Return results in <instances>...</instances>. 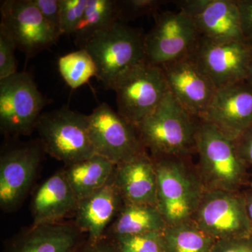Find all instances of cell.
I'll use <instances>...</instances> for the list:
<instances>
[{
    "label": "cell",
    "mask_w": 252,
    "mask_h": 252,
    "mask_svg": "<svg viewBox=\"0 0 252 252\" xmlns=\"http://www.w3.org/2000/svg\"><path fill=\"white\" fill-rule=\"evenodd\" d=\"M165 252H211L217 240L205 233L193 220L167 225L162 231Z\"/></svg>",
    "instance_id": "24"
},
{
    "label": "cell",
    "mask_w": 252,
    "mask_h": 252,
    "mask_svg": "<svg viewBox=\"0 0 252 252\" xmlns=\"http://www.w3.org/2000/svg\"><path fill=\"white\" fill-rule=\"evenodd\" d=\"M88 120L94 152L116 165L147 152L135 126L107 103L97 106Z\"/></svg>",
    "instance_id": "9"
},
{
    "label": "cell",
    "mask_w": 252,
    "mask_h": 252,
    "mask_svg": "<svg viewBox=\"0 0 252 252\" xmlns=\"http://www.w3.org/2000/svg\"><path fill=\"white\" fill-rule=\"evenodd\" d=\"M84 240L74 223L31 225L8 240L3 252H74Z\"/></svg>",
    "instance_id": "18"
},
{
    "label": "cell",
    "mask_w": 252,
    "mask_h": 252,
    "mask_svg": "<svg viewBox=\"0 0 252 252\" xmlns=\"http://www.w3.org/2000/svg\"><path fill=\"white\" fill-rule=\"evenodd\" d=\"M247 82L252 86V47L251 60H250V67H249L248 77V79H247Z\"/></svg>",
    "instance_id": "36"
},
{
    "label": "cell",
    "mask_w": 252,
    "mask_h": 252,
    "mask_svg": "<svg viewBox=\"0 0 252 252\" xmlns=\"http://www.w3.org/2000/svg\"><path fill=\"white\" fill-rule=\"evenodd\" d=\"M239 157L248 166L252 165V125L234 140Z\"/></svg>",
    "instance_id": "33"
},
{
    "label": "cell",
    "mask_w": 252,
    "mask_h": 252,
    "mask_svg": "<svg viewBox=\"0 0 252 252\" xmlns=\"http://www.w3.org/2000/svg\"><path fill=\"white\" fill-rule=\"evenodd\" d=\"M78 200L63 170L43 182L33 195L31 204L33 226L59 223L75 211Z\"/></svg>",
    "instance_id": "20"
},
{
    "label": "cell",
    "mask_w": 252,
    "mask_h": 252,
    "mask_svg": "<svg viewBox=\"0 0 252 252\" xmlns=\"http://www.w3.org/2000/svg\"><path fill=\"white\" fill-rule=\"evenodd\" d=\"M40 143L11 149L0 158V207L4 212L17 210L31 189L41 160Z\"/></svg>",
    "instance_id": "13"
},
{
    "label": "cell",
    "mask_w": 252,
    "mask_h": 252,
    "mask_svg": "<svg viewBox=\"0 0 252 252\" xmlns=\"http://www.w3.org/2000/svg\"><path fill=\"white\" fill-rule=\"evenodd\" d=\"M197 171L206 190L239 192L247 182L248 165L239 157L234 141L216 127L199 121L195 134Z\"/></svg>",
    "instance_id": "3"
},
{
    "label": "cell",
    "mask_w": 252,
    "mask_h": 252,
    "mask_svg": "<svg viewBox=\"0 0 252 252\" xmlns=\"http://www.w3.org/2000/svg\"><path fill=\"white\" fill-rule=\"evenodd\" d=\"M188 158H152L157 173V207L167 225L191 220L206 190Z\"/></svg>",
    "instance_id": "2"
},
{
    "label": "cell",
    "mask_w": 252,
    "mask_h": 252,
    "mask_svg": "<svg viewBox=\"0 0 252 252\" xmlns=\"http://www.w3.org/2000/svg\"><path fill=\"white\" fill-rule=\"evenodd\" d=\"M167 225L157 206L124 204L105 236L118 238L162 232Z\"/></svg>",
    "instance_id": "22"
},
{
    "label": "cell",
    "mask_w": 252,
    "mask_h": 252,
    "mask_svg": "<svg viewBox=\"0 0 252 252\" xmlns=\"http://www.w3.org/2000/svg\"><path fill=\"white\" fill-rule=\"evenodd\" d=\"M44 152L65 165L95 155L88 115L63 107L42 113L36 126Z\"/></svg>",
    "instance_id": "5"
},
{
    "label": "cell",
    "mask_w": 252,
    "mask_h": 252,
    "mask_svg": "<svg viewBox=\"0 0 252 252\" xmlns=\"http://www.w3.org/2000/svg\"><path fill=\"white\" fill-rule=\"evenodd\" d=\"M48 100L26 72L0 80V129L6 136L30 135Z\"/></svg>",
    "instance_id": "7"
},
{
    "label": "cell",
    "mask_w": 252,
    "mask_h": 252,
    "mask_svg": "<svg viewBox=\"0 0 252 252\" xmlns=\"http://www.w3.org/2000/svg\"><path fill=\"white\" fill-rule=\"evenodd\" d=\"M1 25L28 59L49 49L60 36L31 0H4L0 4Z\"/></svg>",
    "instance_id": "12"
},
{
    "label": "cell",
    "mask_w": 252,
    "mask_h": 252,
    "mask_svg": "<svg viewBox=\"0 0 252 252\" xmlns=\"http://www.w3.org/2000/svg\"><path fill=\"white\" fill-rule=\"evenodd\" d=\"M200 119L194 117L170 92L157 108L137 126L146 151L152 158L189 157L195 152V134Z\"/></svg>",
    "instance_id": "1"
},
{
    "label": "cell",
    "mask_w": 252,
    "mask_h": 252,
    "mask_svg": "<svg viewBox=\"0 0 252 252\" xmlns=\"http://www.w3.org/2000/svg\"><path fill=\"white\" fill-rule=\"evenodd\" d=\"M60 74L71 89H77L97 77V67L89 53L80 49L64 55L59 59Z\"/></svg>",
    "instance_id": "25"
},
{
    "label": "cell",
    "mask_w": 252,
    "mask_h": 252,
    "mask_svg": "<svg viewBox=\"0 0 252 252\" xmlns=\"http://www.w3.org/2000/svg\"><path fill=\"white\" fill-rule=\"evenodd\" d=\"M116 166L108 159L95 154L65 165L62 170L79 201L107 185L114 177Z\"/></svg>",
    "instance_id": "21"
},
{
    "label": "cell",
    "mask_w": 252,
    "mask_h": 252,
    "mask_svg": "<svg viewBox=\"0 0 252 252\" xmlns=\"http://www.w3.org/2000/svg\"><path fill=\"white\" fill-rule=\"evenodd\" d=\"M192 220L217 241L252 235L245 197L239 192L205 190Z\"/></svg>",
    "instance_id": "8"
},
{
    "label": "cell",
    "mask_w": 252,
    "mask_h": 252,
    "mask_svg": "<svg viewBox=\"0 0 252 252\" xmlns=\"http://www.w3.org/2000/svg\"><path fill=\"white\" fill-rule=\"evenodd\" d=\"M89 0H60L61 35H73L85 11Z\"/></svg>",
    "instance_id": "28"
},
{
    "label": "cell",
    "mask_w": 252,
    "mask_h": 252,
    "mask_svg": "<svg viewBox=\"0 0 252 252\" xmlns=\"http://www.w3.org/2000/svg\"><path fill=\"white\" fill-rule=\"evenodd\" d=\"M43 18L60 36L61 33V1L60 0H31Z\"/></svg>",
    "instance_id": "30"
},
{
    "label": "cell",
    "mask_w": 252,
    "mask_h": 252,
    "mask_svg": "<svg viewBox=\"0 0 252 252\" xmlns=\"http://www.w3.org/2000/svg\"><path fill=\"white\" fill-rule=\"evenodd\" d=\"M244 197H245V205H246L247 213H248L252 229V190L245 192L244 193Z\"/></svg>",
    "instance_id": "35"
},
{
    "label": "cell",
    "mask_w": 252,
    "mask_h": 252,
    "mask_svg": "<svg viewBox=\"0 0 252 252\" xmlns=\"http://www.w3.org/2000/svg\"><path fill=\"white\" fill-rule=\"evenodd\" d=\"M161 0H124L119 1L120 21L134 19L141 16L156 14L159 8L165 4Z\"/></svg>",
    "instance_id": "29"
},
{
    "label": "cell",
    "mask_w": 252,
    "mask_h": 252,
    "mask_svg": "<svg viewBox=\"0 0 252 252\" xmlns=\"http://www.w3.org/2000/svg\"><path fill=\"white\" fill-rule=\"evenodd\" d=\"M81 49L94 59L97 79L112 90L119 78L146 60L144 35L122 21L94 34Z\"/></svg>",
    "instance_id": "4"
},
{
    "label": "cell",
    "mask_w": 252,
    "mask_h": 252,
    "mask_svg": "<svg viewBox=\"0 0 252 252\" xmlns=\"http://www.w3.org/2000/svg\"><path fill=\"white\" fill-rule=\"evenodd\" d=\"M113 90L117 94L118 113L135 127L169 93L162 68L146 60L119 78Z\"/></svg>",
    "instance_id": "6"
},
{
    "label": "cell",
    "mask_w": 252,
    "mask_h": 252,
    "mask_svg": "<svg viewBox=\"0 0 252 252\" xmlns=\"http://www.w3.org/2000/svg\"><path fill=\"white\" fill-rule=\"evenodd\" d=\"M211 252H252V235L217 240Z\"/></svg>",
    "instance_id": "31"
},
{
    "label": "cell",
    "mask_w": 252,
    "mask_h": 252,
    "mask_svg": "<svg viewBox=\"0 0 252 252\" xmlns=\"http://www.w3.org/2000/svg\"><path fill=\"white\" fill-rule=\"evenodd\" d=\"M244 41L252 47V0H236Z\"/></svg>",
    "instance_id": "32"
},
{
    "label": "cell",
    "mask_w": 252,
    "mask_h": 252,
    "mask_svg": "<svg viewBox=\"0 0 252 252\" xmlns=\"http://www.w3.org/2000/svg\"><path fill=\"white\" fill-rule=\"evenodd\" d=\"M120 21L119 1L89 0L85 11L73 36L82 48L88 41L103 30Z\"/></svg>",
    "instance_id": "23"
},
{
    "label": "cell",
    "mask_w": 252,
    "mask_h": 252,
    "mask_svg": "<svg viewBox=\"0 0 252 252\" xmlns=\"http://www.w3.org/2000/svg\"><path fill=\"white\" fill-rule=\"evenodd\" d=\"M178 10L191 18L202 37L215 42L245 41L236 0H182Z\"/></svg>",
    "instance_id": "15"
},
{
    "label": "cell",
    "mask_w": 252,
    "mask_h": 252,
    "mask_svg": "<svg viewBox=\"0 0 252 252\" xmlns=\"http://www.w3.org/2000/svg\"><path fill=\"white\" fill-rule=\"evenodd\" d=\"M112 238L119 252H165L162 232Z\"/></svg>",
    "instance_id": "26"
},
{
    "label": "cell",
    "mask_w": 252,
    "mask_h": 252,
    "mask_svg": "<svg viewBox=\"0 0 252 252\" xmlns=\"http://www.w3.org/2000/svg\"><path fill=\"white\" fill-rule=\"evenodd\" d=\"M200 38L191 18L183 11L162 12L144 35L146 61L161 67L182 59L191 54Z\"/></svg>",
    "instance_id": "10"
},
{
    "label": "cell",
    "mask_w": 252,
    "mask_h": 252,
    "mask_svg": "<svg viewBox=\"0 0 252 252\" xmlns=\"http://www.w3.org/2000/svg\"><path fill=\"white\" fill-rule=\"evenodd\" d=\"M16 43L7 30L0 25V80L18 72L15 50Z\"/></svg>",
    "instance_id": "27"
},
{
    "label": "cell",
    "mask_w": 252,
    "mask_h": 252,
    "mask_svg": "<svg viewBox=\"0 0 252 252\" xmlns=\"http://www.w3.org/2000/svg\"><path fill=\"white\" fill-rule=\"evenodd\" d=\"M160 67L169 92L187 112L201 119L217 90L211 79L190 54Z\"/></svg>",
    "instance_id": "14"
},
{
    "label": "cell",
    "mask_w": 252,
    "mask_h": 252,
    "mask_svg": "<svg viewBox=\"0 0 252 252\" xmlns=\"http://www.w3.org/2000/svg\"><path fill=\"white\" fill-rule=\"evenodd\" d=\"M124 205L113 177L107 185L78 201L74 224L87 234V240L97 241L105 236Z\"/></svg>",
    "instance_id": "17"
},
{
    "label": "cell",
    "mask_w": 252,
    "mask_h": 252,
    "mask_svg": "<svg viewBox=\"0 0 252 252\" xmlns=\"http://www.w3.org/2000/svg\"><path fill=\"white\" fill-rule=\"evenodd\" d=\"M114 182L125 205L157 206V173L147 152L116 166Z\"/></svg>",
    "instance_id": "19"
},
{
    "label": "cell",
    "mask_w": 252,
    "mask_h": 252,
    "mask_svg": "<svg viewBox=\"0 0 252 252\" xmlns=\"http://www.w3.org/2000/svg\"><path fill=\"white\" fill-rule=\"evenodd\" d=\"M251 55L245 41L215 42L202 36L190 54L217 89L247 81Z\"/></svg>",
    "instance_id": "11"
},
{
    "label": "cell",
    "mask_w": 252,
    "mask_h": 252,
    "mask_svg": "<svg viewBox=\"0 0 252 252\" xmlns=\"http://www.w3.org/2000/svg\"><path fill=\"white\" fill-rule=\"evenodd\" d=\"M74 252H119V250L112 238L104 236L97 241L84 240Z\"/></svg>",
    "instance_id": "34"
},
{
    "label": "cell",
    "mask_w": 252,
    "mask_h": 252,
    "mask_svg": "<svg viewBox=\"0 0 252 252\" xmlns=\"http://www.w3.org/2000/svg\"><path fill=\"white\" fill-rule=\"evenodd\" d=\"M200 120L234 141L252 125V86L247 81L217 89Z\"/></svg>",
    "instance_id": "16"
}]
</instances>
